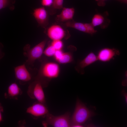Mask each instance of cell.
Returning a JSON list of instances; mask_svg holds the SVG:
<instances>
[{
  "label": "cell",
  "instance_id": "cell-22",
  "mask_svg": "<svg viewBox=\"0 0 127 127\" xmlns=\"http://www.w3.org/2000/svg\"><path fill=\"white\" fill-rule=\"evenodd\" d=\"M10 3V0H0V10L7 7Z\"/></svg>",
  "mask_w": 127,
  "mask_h": 127
},
{
  "label": "cell",
  "instance_id": "cell-26",
  "mask_svg": "<svg viewBox=\"0 0 127 127\" xmlns=\"http://www.w3.org/2000/svg\"><path fill=\"white\" fill-rule=\"evenodd\" d=\"M116 1H118L121 3L127 4V0H116Z\"/></svg>",
  "mask_w": 127,
  "mask_h": 127
},
{
  "label": "cell",
  "instance_id": "cell-24",
  "mask_svg": "<svg viewBox=\"0 0 127 127\" xmlns=\"http://www.w3.org/2000/svg\"><path fill=\"white\" fill-rule=\"evenodd\" d=\"M107 0H95L97 2L98 5L99 6L103 7L106 5L105 1Z\"/></svg>",
  "mask_w": 127,
  "mask_h": 127
},
{
  "label": "cell",
  "instance_id": "cell-13",
  "mask_svg": "<svg viewBox=\"0 0 127 127\" xmlns=\"http://www.w3.org/2000/svg\"><path fill=\"white\" fill-rule=\"evenodd\" d=\"M75 12L73 8L63 7L60 13L57 15L55 20L59 23H64L73 20Z\"/></svg>",
  "mask_w": 127,
  "mask_h": 127
},
{
  "label": "cell",
  "instance_id": "cell-12",
  "mask_svg": "<svg viewBox=\"0 0 127 127\" xmlns=\"http://www.w3.org/2000/svg\"><path fill=\"white\" fill-rule=\"evenodd\" d=\"M15 77L17 80L23 82H27L32 79V76L25 64L14 68Z\"/></svg>",
  "mask_w": 127,
  "mask_h": 127
},
{
  "label": "cell",
  "instance_id": "cell-1",
  "mask_svg": "<svg viewBox=\"0 0 127 127\" xmlns=\"http://www.w3.org/2000/svg\"><path fill=\"white\" fill-rule=\"evenodd\" d=\"M60 71L58 64L53 62L43 63L36 79L41 83L43 87H46L52 79L58 77Z\"/></svg>",
  "mask_w": 127,
  "mask_h": 127
},
{
  "label": "cell",
  "instance_id": "cell-15",
  "mask_svg": "<svg viewBox=\"0 0 127 127\" xmlns=\"http://www.w3.org/2000/svg\"><path fill=\"white\" fill-rule=\"evenodd\" d=\"M7 93L10 97H16L21 93V90L17 84L15 83H11L8 87Z\"/></svg>",
  "mask_w": 127,
  "mask_h": 127
},
{
  "label": "cell",
  "instance_id": "cell-14",
  "mask_svg": "<svg viewBox=\"0 0 127 127\" xmlns=\"http://www.w3.org/2000/svg\"><path fill=\"white\" fill-rule=\"evenodd\" d=\"M63 23L66 27L73 28L87 33L84 23L76 22L73 19Z\"/></svg>",
  "mask_w": 127,
  "mask_h": 127
},
{
  "label": "cell",
  "instance_id": "cell-28",
  "mask_svg": "<svg viewBox=\"0 0 127 127\" xmlns=\"http://www.w3.org/2000/svg\"></svg>",
  "mask_w": 127,
  "mask_h": 127
},
{
  "label": "cell",
  "instance_id": "cell-20",
  "mask_svg": "<svg viewBox=\"0 0 127 127\" xmlns=\"http://www.w3.org/2000/svg\"><path fill=\"white\" fill-rule=\"evenodd\" d=\"M64 0H54L52 5L54 9H60L62 8Z\"/></svg>",
  "mask_w": 127,
  "mask_h": 127
},
{
  "label": "cell",
  "instance_id": "cell-11",
  "mask_svg": "<svg viewBox=\"0 0 127 127\" xmlns=\"http://www.w3.org/2000/svg\"><path fill=\"white\" fill-rule=\"evenodd\" d=\"M108 16L107 11L102 14H95L92 18L91 23L94 27L99 26L102 29L106 28L110 22V20L107 18Z\"/></svg>",
  "mask_w": 127,
  "mask_h": 127
},
{
  "label": "cell",
  "instance_id": "cell-23",
  "mask_svg": "<svg viewBox=\"0 0 127 127\" xmlns=\"http://www.w3.org/2000/svg\"><path fill=\"white\" fill-rule=\"evenodd\" d=\"M53 0H41V4L43 6L50 7L52 5Z\"/></svg>",
  "mask_w": 127,
  "mask_h": 127
},
{
  "label": "cell",
  "instance_id": "cell-2",
  "mask_svg": "<svg viewBox=\"0 0 127 127\" xmlns=\"http://www.w3.org/2000/svg\"><path fill=\"white\" fill-rule=\"evenodd\" d=\"M93 115V113L77 99L74 112L71 116V127L75 125H82Z\"/></svg>",
  "mask_w": 127,
  "mask_h": 127
},
{
  "label": "cell",
  "instance_id": "cell-9",
  "mask_svg": "<svg viewBox=\"0 0 127 127\" xmlns=\"http://www.w3.org/2000/svg\"><path fill=\"white\" fill-rule=\"evenodd\" d=\"M120 54L119 51L116 49L105 48L100 50L97 56L98 60L107 62L113 59L114 57Z\"/></svg>",
  "mask_w": 127,
  "mask_h": 127
},
{
  "label": "cell",
  "instance_id": "cell-8",
  "mask_svg": "<svg viewBox=\"0 0 127 127\" xmlns=\"http://www.w3.org/2000/svg\"><path fill=\"white\" fill-rule=\"evenodd\" d=\"M33 15L39 25L45 28L49 23V16L45 8L42 7L35 9Z\"/></svg>",
  "mask_w": 127,
  "mask_h": 127
},
{
  "label": "cell",
  "instance_id": "cell-18",
  "mask_svg": "<svg viewBox=\"0 0 127 127\" xmlns=\"http://www.w3.org/2000/svg\"><path fill=\"white\" fill-rule=\"evenodd\" d=\"M87 33L92 35L96 33L97 31L95 30L94 27L91 23H84Z\"/></svg>",
  "mask_w": 127,
  "mask_h": 127
},
{
  "label": "cell",
  "instance_id": "cell-19",
  "mask_svg": "<svg viewBox=\"0 0 127 127\" xmlns=\"http://www.w3.org/2000/svg\"><path fill=\"white\" fill-rule=\"evenodd\" d=\"M51 44L56 50H62L63 47V43L61 40H52Z\"/></svg>",
  "mask_w": 127,
  "mask_h": 127
},
{
  "label": "cell",
  "instance_id": "cell-6",
  "mask_svg": "<svg viewBox=\"0 0 127 127\" xmlns=\"http://www.w3.org/2000/svg\"><path fill=\"white\" fill-rule=\"evenodd\" d=\"M46 33L52 40H61L64 38L67 39L70 36L67 30L61 25L56 24L51 25L47 29Z\"/></svg>",
  "mask_w": 127,
  "mask_h": 127
},
{
  "label": "cell",
  "instance_id": "cell-10",
  "mask_svg": "<svg viewBox=\"0 0 127 127\" xmlns=\"http://www.w3.org/2000/svg\"><path fill=\"white\" fill-rule=\"evenodd\" d=\"M97 60V55L93 52H90L84 59L78 62L75 67V69L79 73L83 74L85 73L84 69L86 67Z\"/></svg>",
  "mask_w": 127,
  "mask_h": 127
},
{
  "label": "cell",
  "instance_id": "cell-21",
  "mask_svg": "<svg viewBox=\"0 0 127 127\" xmlns=\"http://www.w3.org/2000/svg\"><path fill=\"white\" fill-rule=\"evenodd\" d=\"M63 53L61 50H56L53 56L57 61L61 58Z\"/></svg>",
  "mask_w": 127,
  "mask_h": 127
},
{
  "label": "cell",
  "instance_id": "cell-7",
  "mask_svg": "<svg viewBox=\"0 0 127 127\" xmlns=\"http://www.w3.org/2000/svg\"><path fill=\"white\" fill-rule=\"evenodd\" d=\"M26 112L34 117H37L45 116L49 112L45 104L38 101L28 107L26 109Z\"/></svg>",
  "mask_w": 127,
  "mask_h": 127
},
{
  "label": "cell",
  "instance_id": "cell-5",
  "mask_svg": "<svg viewBox=\"0 0 127 127\" xmlns=\"http://www.w3.org/2000/svg\"><path fill=\"white\" fill-rule=\"evenodd\" d=\"M41 83L36 79L29 86L27 93L31 98L36 100L38 102L45 104V94Z\"/></svg>",
  "mask_w": 127,
  "mask_h": 127
},
{
  "label": "cell",
  "instance_id": "cell-25",
  "mask_svg": "<svg viewBox=\"0 0 127 127\" xmlns=\"http://www.w3.org/2000/svg\"><path fill=\"white\" fill-rule=\"evenodd\" d=\"M3 111V108L2 107L0 104V123L3 120V117L2 114V113Z\"/></svg>",
  "mask_w": 127,
  "mask_h": 127
},
{
  "label": "cell",
  "instance_id": "cell-17",
  "mask_svg": "<svg viewBox=\"0 0 127 127\" xmlns=\"http://www.w3.org/2000/svg\"><path fill=\"white\" fill-rule=\"evenodd\" d=\"M56 51L54 47L51 44L44 50L43 54L47 56L51 57L54 56Z\"/></svg>",
  "mask_w": 127,
  "mask_h": 127
},
{
  "label": "cell",
  "instance_id": "cell-27",
  "mask_svg": "<svg viewBox=\"0 0 127 127\" xmlns=\"http://www.w3.org/2000/svg\"><path fill=\"white\" fill-rule=\"evenodd\" d=\"M3 53L1 48H0V59L3 57Z\"/></svg>",
  "mask_w": 127,
  "mask_h": 127
},
{
  "label": "cell",
  "instance_id": "cell-3",
  "mask_svg": "<svg viewBox=\"0 0 127 127\" xmlns=\"http://www.w3.org/2000/svg\"><path fill=\"white\" fill-rule=\"evenodd\" d=\"M47 42V40H44L31 48L29 45L24 47V55L27 58L26 62L27 64L33 65L35 61L41 57L43 54Z\"/></svg>",
  "mask_w": 127,
  "mask_h": 127
},
{
  "label": "cell",
  "instance_id": "cell-16",
  "mask_svg": "<svg viewBox=\"0 0 127 127\" xmlns=\"http://www.w3.org/2000/svg\"><path fill=\"white\" fill-rule=\"evenodd\" d=\"M73 60L72 53L68 52H63L61 57L58 62L60 64H66L72 62Z\"/></svg>",
  "mask_w": 127,
  "mask_h": 127
},
{
  "label": "cell",
  "instance_id": "cell-4",
  "mask_svg": "<svg viewBox=\"0 0 127 127\" xmlns=\"http://www.w3.org/2000/svg\"><path fill=\"white\" fill-rule=\"evenodd\" d=\"M46 123L54 127H71V115L67 112L63 114L55 116L48 113L45 116Z\"/></svg>",
  "mask_w": 127,
  "mask_h": 127
}]
</instances>
